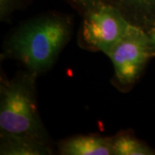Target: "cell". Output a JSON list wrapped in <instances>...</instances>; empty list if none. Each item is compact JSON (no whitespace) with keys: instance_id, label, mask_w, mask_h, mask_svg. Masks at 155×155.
<instances>
[{"instance_id":"11","label":"cell","mask_w":155,"mask_h":155,"mask_svg":"<svg viewBox=\"0 0 155 155\" xmlns=\"http://www.w3.org/2000/svg\"><path fill=\"white\" fill-rule=\"evenodd\" d=\"M148 40H149V44L151 50H152V54L153 55H155V22L151 26L149 30L147 31Z\"/></svg>"},{"instance_id":"1","label":"cell","mask_w":155,"mask_h":155,"mask_svg":"<svg viewBox=\"0 0 155 155\" xmlns=\"http://www.w3.org/2000/svg\"><path fill=\"white\" fill-rule=\"evenodd\" d=\"M72 24L58 14L40 17L17 28L5 44V55L22 62L38 75L54 65L69 41Z\"/></svg>"},{"instance_id":"7","label":"cell","mask_w":155,"mask_h":155,"mask_svg":"<svg viewBox=\"0 0 155 155\" xmlns=\"http://www.w3.org/2000/svg\"><path fill=\"white\" fill-rule=\"evenodd\" d=\"M119 8L125 17L135 25L147 22L155 16V0H110Z\"/></svg>"},{"instance_id":"8","label":"cell","mask_w":155,"mask_h":155,"mask_svg":"<svg viewBox=\"0 0 155 155\" xmlns=\"http://www.w3.org/2000/svg\"><path fill=\"white\" fill-rule=\"evenodd\" d=\"M114 155H151L154 152L127 131L120 132L112 137Z\"/></svg>"},{"instance_id":"5","label":"cell","mask_w":155,"mask_h":155,"mask_svg":"<svg viewBox=\"0 0 155 155\" xmlns=\"http://www.w3.org/2000/svg\"><path fill=\"white\" fill-rule=\"evenodd\" d=\"M63 155H114L112 138L97 134L76 135L58 144Z\"/></svg>"},{"instance_id":"4","label":"cell","mask_w":155,"mask_h":155,"mask_svg":"<svg viewBox=\"0 0 155 155\" xmlns=\"http://www.w3.org/2000/svg\"><path fill=\"white\" fill-rule=\"evenodd\" d=\"M106 55L112 61L116 83L125 88L133 85L153 55L147 34L141 27L133 24Z\"/></svg>"},{"instance_id":"3","label":"cell","mask_w":155,"mask_h":155,"mask_svg":"<svg viewBox=\"0 0 155 155\" xmlns=\"http://www.w3.org/2000/svg\"><path fill=\"white\" fill-rule=\"evenodd\" d=\"M81 41L94 51L107 53L128 32L134 23L110 2H103L83 15Z\"/></svg>"},{"instance_id":"9","label":"cell","mask_w":155,"mask_h":155,"mask_svg":"<svg viewBox=\"0 0 155 155\" xmlns=\"http://www.w3.org/2000/svg\"><path fill=\"white\" fill-rule=\"evenodd\" d=\"M20 5V0H0V18L2 22L7 21Z\"/></svg>"},{"instance_id":"2","label":"cell","mask_w":155,"mask_h":155,"mask_svg":"<svg viewBox=\"0 0 155 155\" xmlns=\"http://www.w3.org/2000/svg\"><path fill=\"white\" fill-rule=\"evenodd\" d=\"M37 76L27 70L11 80H1L0 135L48 140L36 104Z\"/></svg>"},{"instance_id":"10","label":"cell","mask_w":155,"mask_h":155,"mask_svg":"<svg viewBox=\"0 0 155 155\" xmlns=\"http://www.w3.org/2000/svg\"><path fill=\"white\" fill-rule=\"evenodd\" d=\"M78 12L84 15L90 9L103 2H110V0H67Z\"/></svg>"},{"instance_id":"6","label":"cell","mask_w":155,"mask_h":155,"mask_svg":"<svg viewBox=\"0 0 155 155\" xmlns=\"http://www.w3.org/2000/svg\"><path fill=\"white\" fill-rule=\"evenodd\" d=\"M0 154L2 155H48L53 153L48 140L17 135H0Z\"/></svg>"}]
</instances>
